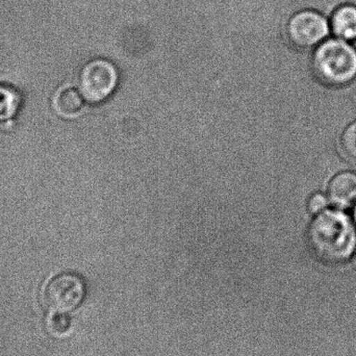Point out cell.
<instances>
[{"mask_svg": "<svg viewBox=\"0 0 356 356\" xmlns=\"http://www.w3.org/2000/svg\"><path fill=\"white\" fill-rule=\"evenodd\" d=\"M305 238L309 250L322 263L341 265L355 257L356 227L349 211L330 207L314 216Z\"/></svg>", "mask_w": 356, "mask_h": 356, "instance_id": "cell-1", "label": "cell"}, {"mask_svg": "<svg viewBox=\"0 0 356 356\" xmlns=\"http://www.w3.org/2000/svg\"><path fill=\"white\" fill-rule=\"evenodd\" d=\"M309 69L328 89H344L356 81V45L330 37L309 54Z\"/></svg>", "mask_w": 356, "mask_h": 356, "instance_id": "cell-2", "label": "cell"}, {"mask_svg": "<svg viewBox=\"0 0 356 356\" xmlns=\"http://www.w3.org/2000/svg\"><path fill=\"white\" fill-rule=\"evenodd\" d=\"M282 35L292 49L299 52L313 51L332 37L330 18L316 8L292 10L284 19Z\"/></svg>", "mask_w": 356, "mask_h": 356, "instance_id": "cell-3", "label": "cell"}, {"mask_svg": "<svg viewBox=\"0 0 356 356\" xmlns=\"http://www.w3.org/2000/svg\"><path fill=\"white\" fill-rule=\"evenodd\" d=\"M119 73L116 66L106 58H95L83 65L79 71V90L89 104H100L116 89Z\"/></svg>", "mask_w": 356, "mask_h": 356, "instance_id": "cell-4", "label": "cell"}, {"mask_svg": "<svg viewBox=\"0 0 356 356\" xmlns=\"http://www.w3.org/2000/svg\"><path fill=\"white\" fill-rule=\"evenodd\" d=\"M85 297V284L76 274L63 273L52 278L44 293L46 307L52 313L66 314L76 309Z\"/></svg>", "mask_w": 356, "mask_h": 356, "instance_id": "cell-5", "label": "cell"}, {"mask_svg": "<svg viewBox=\"0 0 356 356\" xmlns=\"http://www.w3.org/2000/svg\"><path fill=\"white\" fill-rule=\"evenodd\" d=\"M325 192L332 207L349 211L356 203V171L334 173L326 184Z\"/></svg>", "mask_w": 356, "mask_h": 356, "instance_id": "cell-6", "label": "cell"}, {"mask_svg": "<svg viewBox=\"0 0 356 356\" xmlns=\"http://www.w3.org/2000/svg\"><path fill=\"white\" fill-rule=\"evenodd\" d=\"M332 37L355 43L356 3L345 2L339 4L328 15Z\"/></svg>", "mask_w": 356, "mask_h": 356, "instance_id": "cell-7", "label": "cell"}, {"mask_svg": "<svg viewBox=\"0 0 356 356\" xmlns=\"http://www.w3.org/2000/svg\"><path fill=\"white\" fill-rule=\"evenodd\" d=\"M85 102L79 89L72 87L63 88L54 96V110L60 116L71 118L76 116L83 110Z\"/></svg>", "mask_w": 356, "mask_h": 356, "instance_id": "cell-8", "label": "cell"}, {"mask_svg": "<svg viewBox=\"0 0 356 356\" xmlns=\"http://www.w3.org/2000/svg\"><path fill=\"white\" fill-rule=\"evenodd\" d=\"M21 104L20 93L12 86L0 83V121L12 119Z\"/></svg>", "mask_w": 356, "mask_h": 356, "instance_id": "cell-9", "label": "cell"}, {"mask_svg": "<svg viewBox=\"0 0 356 356\" xmlns=\"http://www.w3.org/2000/svg\"><path fill=\"white\" fill-rule=\"evenodd\" d=\"M339 148L345 159L356 163V120L349 122L341 131Z\"/></svg>", "mask_w": 356, "mask_h": 356, "instance_id": "cell-10", "label": "cell"}, {"mask_svg": "<svg viewBox=\"0 0 356 356\" xmlns=\"http://www.w3.org/2000/svg\"><path fill=\"white\" fill-rule=\"evenodd\" d=\"M330 207H332V204H330V198H328L325 191H323V192L318 191V192L313 193L307 199V209L312 217L323 213Z\"/></svg>", "mask_w": 356, "mask_h": 356, "instance_id": "cell-11", "label": "cell"}, {"mask_svg": "<svg viewBox=\"0 0 356 356\" xmlns=\"http://www.w3.org/2000/svg\"><path fill=\"white\" fill-rule=\"evenodd\" d=\"M70 321L68 317L65 314L54 313V315L50 317L49 330H51L52 334H63L69 330Z\"/></svg>", "mask_w": 356, "mask_h": 356, "instance_id": "cell-12", "label": "cell"}, {"mask_svg": "<svg viewBox=\"0 0 356 356\" xmlns=\"http://www.w3.org/2000/svg\"><path fill=\"white\" fill-rule=\"evenodd\" d=\"M349 213H350L351 219H353V223H355L356 227V203L349 209Z\"/></svg>", "mask_w": 356, "mask_h": 356, "instance_id": "cell-13", "label": "cell"}, {"mask_svg": "<svg viewBox=\"0 0 356 356\" xmlns=\"http://www.w3.org/2000/svg\"><path fill=\"white\" fill-rule=\"evenodd\" d=\"M355 259H356V253H355Z\"/></svg>", "mask_w": 356, "mask_h": 356, "instance_id": "cell-14", "label": "cell"}]
</instances>
